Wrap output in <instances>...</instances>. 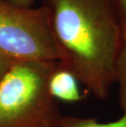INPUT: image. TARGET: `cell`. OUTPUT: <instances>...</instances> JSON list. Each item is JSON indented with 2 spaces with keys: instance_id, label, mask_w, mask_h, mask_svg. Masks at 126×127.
Masks as SVG:
<instances>
[{
  "instance_id": "cell-3",
  "label": "cell",
  "mask_w": 126,
  "mask_h": 127,
  "mask_svg": "<svg viewBox=\"0 0 126 127\" xmlns=\"http://www.w3.org/2000/svg\"><path fill=\"white\" fill-rule=\"evenodd\" d=\"M0 50L15 61L58 62L46 10L0 0Z\"/></svg>"
},
{
  "instance_id": "cell-6",
  "label": "cell",
  "mask_w": 126,
  "mask_h": 127,
  "mask_svg": "<svg viewBox=\"0 0 126 127\" xmlns=\"http://www.w3.org/2000/svg\"><path fill=\"white\" fill-rule=\"evenodd\" d=\"M61 127H126V109L119 118L108 122H101L95 118L63 116Z\"/></svg>"
},
{
  "instance_id": "cell-2",
  "label": "cell",
  "mask_w": 126,
  "mask_h": 127,
  "mask_svg": "<svg viewBox=\"0 0 126 127\" xmlns=\"http://www.w3.org/2000/svg\"><path fill=\"white\" fill-rule=\"evenodd\" d=\"M57 63L14 61L0 82V127H61L63 116L49 90Z\"/></svg>"
},
{
  "instance_id": "cell-7",
  "label": "cell",
  "mask_w": 126,
  "mask_h": 127,
  "mask_svg": "<svg viewBox=\"0 0 126 127\" xmlns=\"http://www.w3.org/2000/svg\"><path fill=\"white\" fill-rule=\"evenodd\" d=\"M15 60L0 50V82L9 71Z\"/></svg>"
},
{
  "instance_id": "cell-4",
  "label": "cell",
  "mask_w": 126,
  "mask_h": 127,
  "mask_svg": "<svg viewBox=\"0 0 126 127\" xmlns=\"http://www.w3.org/2000/svg\"><path fill=\"white\" fill-rule=\"evenodd\" d=\"M79 84L73 74L57 62L49 78V90L53 98L57 101L66 102L81 101L83 95Z\"/></svg>"
},
{
  "instance_id": "cell-1",
  "label": "cell",
  "mask_w": 126,
  "mask_h": 127,
  "mask_svg": "<svg viewBox=\"0 0 126 127\" xmlns=\"http://www.w3.org/2000/svg\"><path fill=\"white\" fill-rule=\"evenodd\" d=\"M59 61L98 99L116 85L122 23L114 0H41Z\"/></svg>"
},
{
  "instance_id": "cell-8",
  "label": "cell",
  "mask_w": 126,
  "mask_h": 127,
  "mask_svg": "<svg viewBox=\"0 0 126 127\" xmlns=\"http://www.w3.org/2000/svg\"><path fill=\"white\" fill-rule=\"evenodd\" d=\"M122 25L126 22V0H114Z\"/></svg>"
},
{
  "instance_id": "cell-9",
  "label": "cell",
  "mask_w": 126,
  "mask_h": 127,
  "mask_svg": "<svg viewBox=\"0 0 126 127\" xmlns=\"http://www.w3.org/2000/svg\"><path fill=\"white\" fill-rule=\"evenodd\" d=\"M10 2L21 7H32L34 0H8Z\"/></svg>"
},
{
  "instance_id": "cell-5",
  "label": "cell",
  "mask_w": 126,
  "mask_h": 127,
  "mask_svg": "<svg viewBox=\"0 0 126 127\" xmlns=\"http://www.w3.org/2000/svg\"><path fill=\"white\" fill-rule=\"evenodd\" d=\"M116 85L118 102L122 112L126 109V22L122 25L121 35L116 62Z\"/></svg>"
}]
</instances>
